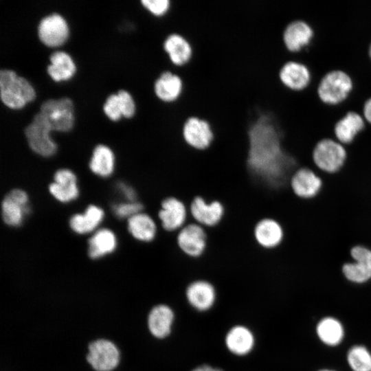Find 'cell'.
<instances>
[{
	"instance_id": "cell-1",
	"label": "cell",
	"mask_w": 371,
	"mask_h": 371,
	"mask_svg": "<svg viewBox=\"0 0 371 371\" xmlns=\"http://www.w3.org/2000/svg\"><path fill=\"white\" fill-rule=\"evenodd\" d=\"M248 141L246 166L253 183L271 192L289 188L290 178L300 165L284 149L273 115L258 103L253 91Z\"/></svg>"
},
{
	"instance_id": "cell-2",
	"label": "cell",
	"mask_w": 371,
	"mask_h": 371,
	"mask_svg": "<svg viewBox=\"0 0 371 371\" xmlns=\"http://www.w3.org/2000/svg\"><path fill=\"white\" fill-rule=\"evenodd\" d=\"M0 97L2 102L13 109L23 108L35 99L36 92L25 78L10 69L0 71Z\"/></svg>"
},
{
	"instance_id": "cell-3",
	"label": "cell",
	"mask_w": 371,
	"mask_h": 371,
	"mask_svg": "<svg viewBox=\"0 0 371 371\" xmlns=\"http://www.w3.org/2000/svg\"><path fill=\"white\" fill-rule=\"evenodd\" d=\"M315 169L324 174L334 175L344 166L348 153L346 146L332 138L320 140L313 151Z\"/></svg>"
},
{
	"instance_id": "cell-4",
	"label": "cell",
	"mask_w": 371,
	"mask_h": 371,
	"mask_svg": "<svg viewBox=\"0 0 371 371\" xmlns=\"http://www.w3.org/2000/svg\"><path fill=\"white\" fill-rule=\"evenodd\" d=\"M176 245L186 257L198 260L206 253L209 244L208 229L189 221L175 234Z\"/></svg>"
},
{
	"instance_id": "cell-5",
	"label": "cell",
	"mask_w": 371,
	"mask_h": 371,
	"mask_svg": "<svg viewBox=\"0 0 371 371\" xmlns=\"http://www.w3.org/2000/svg\"><path fill=\"white\" fill-rule=\"evenodd\" d=\"M352 88V80L347 73L341 70H333L322 78L317 93L324 104L337 105L348 98Z\"/></svg>"
},
{
	"instance_id": "cell-6",
	"label": "cell",
	"mask_w": 371,
	"mask_h": 371,
	"mask_svg": "<svg viewBox=\"0 0 371 371\" xmlns=\"http://www.w3.org/2000/svg\"><path fill=\"white\" fill-rule=\"evenodd\" d=\"M188 209L190 220L207 229L218 227L224 221L227 213L226 207L221 201H207L201 195L193 197L188 205Z\"/></svg>"
},
{
	"instance_id": "cell-7",
	"label": "cell",
	"mask_w": 371,
	"mask_h": 371,
	"mask_svg": "<svg viewBox=\"0 0 371 371\" xmlns=\"http://www.w3.org/2000/svg\"><path fill=\"white\" fill-rule=\"evenodd\" d=\"M157 217L164 232L176 234L190 221L188 205L179 197L166 196L160 202Z\"/></svg>"
},
{
	"instance_id": "cell-8",
	"label": "cell",
	"mask_w": 371,
	"mask_h": 371,
	"mask_svg": "<svg viewBox=\"0 0 371 371\" xmlns=\"http://www.w3.org/2000/svg\"><path fill=\"white\" fill-rule=\"evenodd\" d=\"M40 113L52 131L67 132L74 125V106L69 98L49 99L42 103Z\"/></svg>"
},
{
	"instance_id": "cell-9",
	"label": "cell",
	"mask_w": 371,
	"mask_h": 371,
	"mask_svg": "<svg viewBox=\"0 0 371 371\" xmlns=\"http://www.w3.org/2000/svg\"><path fill=\"white\" fill-rule=\"evenodd\" d=\"M51 132L40 112L33 117L32 122L24 130L30 148L35 153L45 157L54 155L57 150L56 143L50 137Z\"/></svg>"
},
{
	"instance_id": "cell-10",
	"label": "cell",
	"mask_w": 371,
	"mask_h": 371,
	"mask_svg": "<svg viewBox=\"0 0 371 371\" xmlns=\"http://www.w3.org/2000/svg\"><path fill=\"white\" fill-rule=\"evenodd\" d=\"M352 261L345 262L341 267V273L345 278L355 284H363L371 279V249L357 245L350 251Z\"/></svg>"
},
{
	"instance_id": "cell-11",
	"label": "cell",
	"mask_w": 371,
	"mask_h": 371,
	"mask_svg": "<svg viewBox=\"0 0 371 371\" xmlns=\"http://www.w3.org/2000/svg\"><path fill=\"white\" fill-rule=\"evenodd\" d=\"M31 210L27 192L21 189L10 190L1 203V215L4 223L11 227L22 225Z\"/></svg>"
},
{
	"instance_id": "cell-12",
	"label": "cell",
	"mask_w": 371,
	"mask_h": 371,
	"mask_svg": "<svg viewBox=\"0 0 371 371\" xmlns=\"http://www.w3.org/2000/svg\"><path fill=\"white\" fill-rule=\"evenodd\" d=\"M182 135L186 144L198 151L208 149L214 138L212 128L208 121L197 116H190L186 120Z\"/></svg>"
},
{
	"instance_id": "cell-13",
	"label": "cell",
	"mask_w": 371,
	"mask_h": 371,
	"mask_svg": "<svg viewBox=\"0 0 371 371\" xmlns=\"http://www.w3.org/2000/svg\"><path fill=\"white\" fill-rule=\"evenodd\" d=\"M323 184V179L317 170L308 167L297 169L289 180V186L293 194L303 200L315 198L321 192Z\"/></svg>"
},
{
	"instance_id": "cell-14",
	"label": "cell",
	"mask_w": 371,
	"mask_h": 371,
	"mask_svg": "<svg viewBox=\"0 0 371 371\" xmlns=\"http://www.w3.org/2000/svg\"><path fill=\"white\" fill-rule=\"evenodd\" d=\"M252 234L257 246L266 251L278 249L285 237L284 229L281 223L271 217L259 219L254 226Z\"/></svg>"
},
{
	"instance_id": "cell-15",
	"label": "cell",
	"mask_w": 371,
	"mask_h": 371,
	"mask_svg": "<svg viewBox=\"0 0 371 371\" xmlns=\"http://www.w3.org/2000/svg\"><path fill=\"white\" fill-rule=\"evenodd\" d=\"M87 359L96 371H111L119 363L120 353L111 341L98 339L89 345Z\"/></svg>"
},
{
	"instance_id": "cell-16",
	"label": "cell",
	"mask_w": 371,
	"mask_h": 371,
	"mask_svg": "<svg viewBox=\"0 0 371 371\" xmlns=\"http://www.w3.org/2000/svg\"><path fill=\"white\" fill-rule=\"evenodd\" d=\"M38 35L44 45L58 47L67 39L69 27L61 15L54 13L41 20L38 26Z\"/></svg>"
},
{
	"instance_id": "cell-17",
	"label": "cell",
	"mask_w": 371,
	"mask_h": 371,
	"mask_svg": "<svg viewBox=\"0 0 371 371\" xmlns=\"http://www.w3.org/2000/svg\"><path fill=\"white\" fill-rule=\"evenodd\" d=\"M49 193L61 203H69L77 199L79 189L77 177L67 168L58 170L54 175V182L49 186Z\"/></svg>"
},
{
	"instance_id": "cell-18",
	"label": "cell",
	"mask_w": 371,
	"mask_h": 371,
	"mask_svg": "<svg viewBox=\"0 0 371 371\" xmlns=\"http://www.w3.org/2000/svg\"><path fill=\"white\" fill-rule=\"evenodd\" d=\"M282 37L286 48L291 53H297L311 43L314 31L306 21L296 20L286 25Z\"/></svg>"
},
{
	"instance_id": "cell-19",
	"label": "cell",
	"mask_w": 371,
	"mask_h": 371,
	"mask_svg": "<svg viewBox=\"0 0 371 371\" xmlns=\"http://www.w3.org/2000/svg\"><path fill=\"white\" fill-rule=\"evenodd\" d=\"M279 77L284 86L294 91L306 89L311 80L308 67L296 60H289L284 64L280 70Z\"/></svg>"
},
{
	"instance_id": "cell-20",
	"label": "cell",
	"mask_w": 371,
	"mask_h": 371,
	"mask_svg": "<svg viewBox=\"0 0 371 371\" xmlns=\"http://www.w3.org/2000/svg\"><path fill=\"white\" fill-rule=\"evenodd\" d=\"M183 82L181 76L169 69L162 71L153 83V91L156 97L161 102H175L181 96Z\"/></svg>"
},
{
	"instance_id": "cell-21",
	"label": "cell",
	"mask_w": 371,
	"mask_h": 371,
	"mask_svg": "<svg viewBox=\"0 0 371 371\" xmlns=\"http://www.w3.org/2000/svg\"><path fill=\"white\" fill-rule=\"evenodd\" d=\"M366 126V122L362 115L355 111H349L335 126V139L344 146L350 145L364 130Z\"/></svg>"
},
{
	"instance_id": "cell-22",
	"label": "cell",
	"mask_w": 371,
	"mask_h": 371,
	"mask_svg": "<svg viewBox=\"0 0 371 371\" xmlns=\"http://www.w3.org/2000/svg\"><path fill=\"white\" fill-rule=\"evenodd\" d=\"M163 47L171 63L176 67H181L189 63L193 54L190 41L177 32L170 33L166 36Z\"/></svg>"
},
{
	"instance_id": "cell-23",
	"label": "cell",
	"mask_w": 371,
	"mask_h": 371,
	"mask_svg": "<svg viewBox=\"0 0 371 371\" xmlns=\"http://www.w3.org/2000/svg\"><path fill=\"white\" fill-rule=\"evenodd\" d=\"M127 228L131 235L142 243H152L158 235V225L156 220L144 211L127 220Z\"/></svg>"
},
{
	"instance_id": "cell-24",
	"label": "cell",
	"mask_w": 371,
	"mask_h": 371,
	"mask_svg": "<svg viewBox=\"0 0 371 371\" xmlns=\"http://www.w3.org/2000/svg\"><path fill=\"white\" fill-rule=\"evenodd\" d=\"M186 293L190 304L199 311L209 309L216 298L213 284L205 280H196L190 282L186 288Z\"/></svg>"
},
{
	"instance_id": "cell-25",
	"label": "cell",
	"mask_w": 371,
	"mask_h": 371,
	"mask_svg": "<svg viewBox=\"0 0 371 371\" xmlns=\"http://www.w3.org/2000/svg\"><path fill=\"white\" fill-rule=\"evenodd\" d=\"M104 210L95 205H89L83 213H77L69 219L72 231L78 234H85L95 231L102 222ZM97 230V229H96Z\"/></svg>"
},
{
	"instance_id": "cell-26",
	"label": "cell",
	"mask_w": 371,
	"mask_h": 371,
	"mask_svg": "<svg viewBox=\"0 0 371 371\" xmlns=\"http://www.w3.org/2000/svg\"><path fill=\"white\" fill-rule=\"evenodd\" d=\"M116 247L115 233L110 229L100 228L88 240V255L92 259L100 258L113 252Z\"/></svg>"
},
{
	"instance_id": "cell-27",
	"label": "cell",
	"mask_w": 371,
	"mask_h": 371,
	"mask_svg": "<svg viewBox=\"0 0 371 371\" xmlns=\"http://www.w3.org/2000/svg\"><path fill=\"white\" fill-rule=\"evenodd\" d=\"M174 319V313L171 308L166 305H157L150 311L148 325L151 334L157 338H164L171 330Z\"/></svg>"
},
{
	"instance_id": "cell-28",
	"label": "cell",
	"mask_w": 371,
	"mask_h": 371,
	"mask_svg": "<svg viewBox=\"0 0 371 371\" xmlns=\"http://www.w3.org/2000/svg\"><path fill=\"white\" fill-rule=\"evenodd\" d=\"M89 166L91 171L99 177L105 178L111 176L115 168V156L111 149L103 144L96 146Z\"/></svg>"
},
{
	"instance_id": "cell-29",
	"label": "cell",
	"mask_w": 371,
	"mask_h": 371,
	"mask_svg": "<svg viewBox=\"0 0 371 371\" xmlns=\"http://www.w3.org/2000/svg\"><path fill=\"white\" fill-rule=\"evenodd\" d=\"M50 64L47 67L49 76L56 82L71 78L76 72V65L71 57L66 52H54L49 58Z\"/></svg>"
},
{
	"instance_id": "cell-30",
	"label": "cell",
	"mask_w": 371,
	"mask_h": 371,
	"mask_svg": "<svg viewBox=\"0 0 371 371\" xmlns=\"http://www.w3.org/2000/svg\"><path fill=\"white\" fill-rule=\"evenodd\" d=\"M227 348L238 355L247 354L253 348L254 339L251 331L242 326L232 328L225 338Z\"/></svg>"
},
{
	"instance_id": "cell-31",
	"label": "cell",
	"mask_w": 371,
	"mask_h": 371,
	"mask_svg": "<svg viewBox=\"0 0 371 371\" xmlns=\"http://www.w3.org/2000/svg\"><path fill=\"white\" fill-rule=\"evenodd\" d=\"M316 330L320 340L328 346L339 344L344 337L341 324L333 317H325L320 320Z\"/></svg>"
},
{
	"instance_id": "cell-32",
	"label": "cell",
	"mask_w": 371,
	"mask_h": 371,
	"mask_svg": "<svg viewBox=\"0 0 371 371\" xmlns=\"http://www.w3.org/2000/svg\"><path fill=\"white\" fill-rule=\"evenodd\" d=\"M347 360L354 371H371V354L364 346L351 348L347 355Z\"/></svg>"
},
{
	"instance_id": "cell-33",
	"label": "cell",
	"mask_w": 371,
	"mask_h": 371,
	"mask_svg": "<svg viewBox=\"0 0 371 371\" xmlns=\"http://www.w3.org/2000/svg\"><path fill=\"white\" fill-rule=\"evenodd\" d=\"M144 205L139 201H126L114 203L111 210L116 217L127 220L135 214L144 211Z\"/></svg>"
},
{
	"instance_id": "cell-34",
	"label": "cell",
	"mask_w": 371,
	"mask_h": 371,
	"mask_svg": "<svg viewBox=\"0 0 371 371\" xmlns=\"http://www.w3.org/2000/svg\"><path fill=\"white\" fill-rule=\"evenodd\" d=\"M141 5L152 16H164L171 8V0H141Z\"/></svg>"
},
{
	"instance_id": "cell-35",
	"label": "cell",
	"mask_w": 371,
	"mask_h": 371,
	"mask_svg": "<svg viewBox=\"0 0 371 371\" xmlns=\"http://www.w3.org/2000/svg\"><path fill=\"white\" fill-rule=\"evenodd\" d=\"M103 111L105 115L113 121H117L122 116L121 102L117 93L111 94L106 98L103 106Z\"/></svg>"
},
{
	"instance_id": "cell-36",
	"label": "cell",
	"mask_w": 371,
	"mask_h": 371,
	"mask_svg": "<svg viewBox=\"0 0 371 371\" xmlns=\"http://www.w3.org/2000/svg\"><path fill=\"white\" fill-rule=\"evenodd\" d=\"M121 102L122 116L126 118L132 117L135 113L136 106L132 95L125 90H120L117 93Z\"/></svg>"
},
{
	"instance_id": "cell-37",
	"label": "cell",
	"mask_w": 371,
	"mask_h": 371,
	"mask_svg": "<svg viewBox=\"0 0 371 371\" xmlns=\"http://www.w3.org/2000/svg\"><path fill=\"white\" fill-rule=\"evenodd\" d=\"M117 192L126 201H137V193L135 189L124 181H119L116 184Z\"/></svg>"
},
{
	"instance_id": "cell-38",
	"label": "cell",
	"mask_w": 371,
	"mask_h": 371,
	"mask_svg": "<svg viewBox=\"0 0 371 371\" xmlns=\"http://www.w3.org/2000/svg\"><path fill=\"white\" fill-rule=\"evenodd\" d=\"M362 115L366 122L371 124V98L368 99L364 103Z\"/></svg>"
},
{
	"instance_id": "cell-39",
	"label": "cell",
	"mask_w": 371,
	"mask_h": 371,
	"mask_svg": "<svg viewBox=\"0 0 371 371\" xmlns=\"http://www.w3.org/2000/svg\"><path fill=\"white\" fill-rule=\"evenodd\" d=\"M213 368L207 365H202L194 369L192 371H213Z\"/></svg>"
},
{
	"instance_id": "cell-40",
	"label": "cell",
	"mask_w": 371,
	"mask_h": 371,
	"mask_svg": "<svg viewBox=\"0 0 371 371\" xmlns=\"http://www.w3.org/2000/svg\"><path fill=\"white\" fill-rule=\"evenodd\" d=\"M369 56H370V58L371 59V44H370V47H369Z\"/></svg>"
},
{
	"instance_id": "cell-41",
	"label": "cell",
	"mask_w": 371,
	"mask_h": 371,
	"mask_svg": "<svg viewBox=\"0 0 371 371\" xmlns=\"http://www.w3.org/2000/svg\"><path fill=\"white\" fill-rule=\"evenodd\" d=\"M213 371H222V370L219 369H214Z\"/></svg>"
},
{
	"instance_id": "cell-42",
	"label": "cell",
	"mask_w": 371,
	"mask_h": 371,
	"mask_svg": "<svg viewBox=\"0 0 371 371\" xmlns=\"http://www.w3.org/2000/svg\"><path fill=\"white\" fill-rule=\"evenodd\" d=\"M320 371H332V370H320Z\"/></svg>"
}]
</instances>
